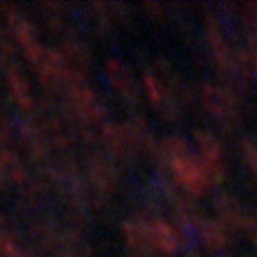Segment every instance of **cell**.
<instances>
[{"mask_svg":"<svg viewBox=\"0 0 257 257\" xmlns=\"http://www.w3.org/2000/svg\"><path fill=\"white\" fill-rule=\"evenodd\" d=\"M173 170H175L177 179L181 181V184L184 186L186 189L193 193H200L205 189V184H207V172L204 170V166L197 161L189 159V157H177L172 163Z\"/></svg>","mask_w":257,"mask_h":257,"instance_id":"obj_1","label":"cell"},{"mask_svg":"<svg viewBox=\"0 0 257 257\" xmlns=\"http://www.w3.org/2000/svg\"><path fill=\"white\" fill-rule=\"evenodd\" d=\"M150 243L154 248L161 250V252H175L179 246V239H177L175 230L166 223H154L150 225Z\"/></svg>","mask_w":257,"mask_h":257,"instance_id":"obj_2","label":"cell"}]
</instances>
